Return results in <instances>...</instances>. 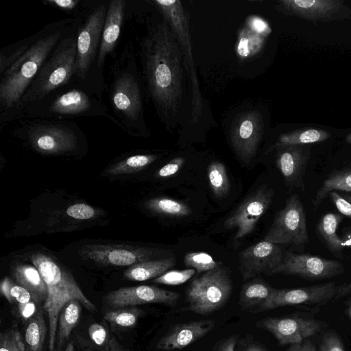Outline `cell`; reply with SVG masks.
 Instances as JSON below:
<instances>
[{
    "label": "cell",
    "instance_id": "1",
    "mask_svg": "<svg viewBox=\"0 0 351 351\" xmlns=\"http://www.w3.org/2000/svg\"><path fill=\"white\" fill-rule=\"evenodd\" d=\"M139 42L140 57L147 90L157 109L176 114L182 98V52L167 21H147Z\"/></svg>",
    "mask_w": 351,
    "mask_h": 351
},
{
    "label": "cell",
    "instance_id": "2",
    "mask_svg": "<svg viewBox=\"0 0 351 351\" xmlns=\"http://www.w3.org/2000/svg\"><path fill=\"white\" fill-rule=\"evenodd\" d=\"M75 18L49 25L38 38L6 71L0 74V123L4 122L18 105L40 67L63 36L71 29Z\"/></svg>",
    "mask_w": 351,
    "mask_h": 351
},
{
    "label": "cell",
    "instance_id": "3",
    "mask_svg": "<svg viewBox=\"0 0 351 351\" xmlns=\"http://www.w3.org/2000/svg\"><path fill=\"white\" fill-rule=\"evenodd\" d=\"M110 120L132 136L147 133L143 93L132 45L127 43L114 62L106 85Z\"/></svg>",
    "mask_w": 351,
    "mask_h": 351
},
{
    "label": "cell",
    "instance_id": "4",
    "mask_svg": "<svg viewBox=\"0 0 351 351\" xmlns=\"http://www.w3.org/2000/svg\"><path fill=\"white\" fill-rule=\"evenodd\" d=\"M77 19L71 29L55 47L40 67L18 105L4 124L16 119L29 104L39 101L52 92L75 82L76 73Z\"/></svg>",
    "mask_w": 351,
    "mask_h": 351
},
{
    "label": "cell",
    "instance_id": "5",
    "mask_svg": "<svg viewBox=\"0 0 351 351\" xmlns=\"http://www.w3.org/2000/svg\"><path fill=\"white\" fill-rule=\"evenodd\" d=\"M99 116L110 119L102 97L73 82L29 104L15 120H69L79 117Z\"/></svg>",
    "mask_w": 351,
    "mask_h": 351
},
{
    "label": "cell",
    "instance_id": "6",
    "mask_svg": "<svg viewBox=\"0 0 351 351\" xmlns=\"http://www.w3.org/2000/svg\"><path fill=\"white\" fill-rule=\"evenodd\" d=\"M108 3H93L85 14L77 18L75 82L101 97L107 84L97 69V56Z\"/></svg>",
    "mask_w": 351,
    "mask_h": 351
},
{
    "label": "cell",
    "instance_id": "7",
    "mask_svg": "<svg viewBox=\"0 0 351 351\" xmlns=\"http://www.w3.org/2000/svg\"><path fill=\"white\" fill-rule=\"evenodd\" d=\"M30 260L48 289L44 308L49 324V350L54 351L58 317L64 306L72 300H77L91 312L95 311L97 307L84 294L71 273L51 256L37 252L30 256Z\"/></svg>",
    "mask_w": 351,
    "mask_h": 351
},
{
    "label": "cell",
    "instance_id": "8",
    "mask_svg": "<svg viewBox=\"0 0 351 351\" xmlns=\"http://www.w3.org/2000/svg\"><path fill=\"white\" fill-rule=\"evenodd\" d=\"M14 128L36 152L45 155L71 153L79 148L83 133L69 120L25 119Z\"/></svg>",
    "mask_w": 351,
    "mask_h": 351
},
{
    "label": "cell",
    "instance_id": "9",
    "mask_svg": "<svg viewBox=\"0 0 351 351\" xmlns=\"http://www.w3.org/2000/svg\"><path fill=\"white\" fill-rule=\"evenodd\" d=\"M232 291L229 270L224 267L205 272L195 278L186 290L188 309L199 315H209L221 308Z\"/></svg>",
    "mask_w": 351,
    "mask_h": 351
},
{
    "label": "cell",
    "instance_id": "10",
    "mask_svg": "<svg viewBox=\"0 0 351 351\" xmlns=\"http://www.w3.org/2000/svg\"><path fill=\"white\" fill-rule=\"evenodd\" d=\"M154 5L162 12L171 27L184 57V67L190 75L192 87V120L197 121L202 108V95L191 53L187 16L181 2L177 0H155Z\"/></svg>",
    "mask_w": 351,
    "mask_h": 351
},
{
    "label": "cell",
    "instance_id": "11",
    "mask_svg": "<svg viewBox=\"0 0 351 351\" xmlns=\"http://www.w3.org/2000/svg\"><path fill=\"white\" fill-rule=\"evenodd\" d=\"M263 240L277 245L300 246L308 242L306 213L297 194L291 195L287 199Z\"/></svg>",
    "mask_w": 351,
    "mask_h": 351
},
{
    "label": "cell",
    "instance_id": "12",
    "mask_svg": "<svg viewBox=\"0 0 351 351\" xmlns=\"http://www.w3.org/2000/svg\"><path fill=\"white\" fill-rule=\"evenodd\" d=\"M274 191L263 184L247 195L226 218L223 227L236 230L234 239H242L251 234L258 221L270 206Z\"/></svg>",
    "mask_w": 351,
    "mask_h": 351
},
{
    "label": "cell",
    "instance_id": "13",
    "mask_svg": "<svg viewBox=\"0 0 351 351\" xmlns=\"http://www.w3.org/2000/svg\"><path fill=\"white\" fill-rule=\"evenodd\" d=\"M344 266L339 261L326 259L308 253L287 252L281 263L271 275L283 274L306 280H322L335 277L344 272Z\"/></svg>",
    "mask_w": 351,
    "mask_h": 351
},
{
    "label": "cell",
    "instance_id": "14",
    "mask_svg": "<svg viewBox=\"0 0 351 351\" xmlns=\"http://www.w3.org/2000/svg\"><path fill=\"white\" fill-rule=\"evenodd\" d=\"M84 259L97 264L112 266H132L136 263L156 259L158 249L128 245L91 244L79 251Z\"/></svg>",
    "mask_w": 351,
    "mask_h": 351
},
{
    "label": "cell",
    "instance_id": "15",
    "mask_svg": "<svg viewBox=\"0 0 351 351\" xmlns=\"http://www.w3.org/2000/svg\"><path fill=\"white\" fill-rule=\"evenodd\" d=\"M181 295L152 285L121 287L108 292L104 302L111 308L138 306L145 304H162L174 306Z\"/></svg>",
    "mask_w": 351,
    "mask_h": 351
},
{
    "label": "cell",
    "instance_id": "16",
    "mask_svg": "<svg viewBox=\"0 0 351 351\" xmlns=\"http://www.w3.org/2000/svg\"><path fill=\"white\" fill-rule=\"evenodd\" d=\"M283 255L277 245L264 240L247 247L239 255V269L243 280L271 271L282 262Z\"/></svg>",
    "mask_w": 351,
    "mask_h": 351
},
{
    "label": "cell",
    "instance_id": "17",
    "mask_svg": "<svg viewBox=\"0 0 351 351\" xmlns=\"http://www.w3.org/2000/svg\"><path fill=\"white\" fill-rule=\"evenodd\" d=\"M256 326L270 332L281 346L292 345L304 341L321 330L319 321L298 317H265Z\"/></svg>",
    "mask_w": 351,
    "mask_h": 351
},
{
    "label": "cell",
    "instance_id": "18",
    "mask_svg": "<svg viewBox=\"0 0 351 351\" xmlns=\"http://www.w3.org/2000/svg\"><path fill=\"white\" fill-rule=\"evenodd\" d=\"M263 134V121L256 112H248L235 122L231 132L234 150L240 159L249 163L255 156Z\"/></svg>",
    "mask_w": 351,
    "mask_h": 351
},
{
    "label": "cell",
    "instance_id": "19",
    "mask_svg": "<svg viewBox=\"0 0 351 351\" xmlns=\"http://www.w3.org/2000/svg\"><path fill=\"white\" fill-rule=\"evenodd\" d=\"M338 287L334 282L295 289H276L266 311L293 305H322L335 298Z\"/></svg>",
    "mask_w": 351,
    "mask_h": 351
},
{
    "label": "cell",
    "instance_id": "20",
    "mask_svg": "<svg viewBox=\"0 0 351 351\" xmlns=\"http://www.w3.org/2000/svg\"><path fill=\"white\" fill-rule=\"evenodd\" d=\"M125 0L109 1L97 56V69L103 74L106 58L117 47L127 10Z\"/></svg>",
    "mask_w": 351,
    "mask_h": 351
},
{
    "label": "cell",
    "instance_id": "21",
    "mask_svg": "<svg viewBox=\"0 0 351 351\" xmlns=\"http://www.w3.org/2000/svg\"><path fill=\"white\" fill-rule=\"evenodd\" d=\"M215 324L214 320L206 319L177 325L158 341L156 348L165 351L184 348L206 335Z\"/></svg>",
    "mask_w": 351,
    "mask_h": 351
},
{
    "label": "cell",
    "instance_id": "22",
    "mask_svg": "<svg viewBox=\"0 0 351 351\" xmlns=\"http://www.w3.org/2000/svg\"><path fill=\"white\" fill-rule=\"evenodd\" d=\"M308 159V154L300 147H280L276 162L287 186L291 189L303 188Z\"/></svg>",
    "mask_w": 351,
    "mask_h": 351
},
{
    "label": "cell",
    "instance_id": "23",
    "mask_svg": "<svg viewBox=\"0 0 351 351\" xmlns=\"http://www.w3.org/2000/svg\"><path fill=\"white\" fill-rule=\"evenodd\" d=\"M276 289L262 278L250 279L242 285L239 304L242 310L248 312L265 311Z\"/></svg>",
    "mask_w": 351,
    "mask_h": 351
},
{
    "label": "cell",
    "instance_id": "24",
    "mask_svg": "<svg viewBox=\"0 0 351 351\" xmlns=\"http://www.w3.org/2000/svg\"><path fill=\"white\" fill-rule=\"evenodd\" d=\"M16 282L27 289L37 304L45 302L48 289L38 269L33 265L17 264L12 268Z\"/></svg>",
    "mask_w": 351,
    "mask_h": 351
},
{
    "label": "cell",
    "instance_id": "25",
    "mask_svg": "<svg viewBox=\"0 0 351 351\" xmlns=\"http://www.w3.org/2000/svg\"><path fill=\"white\" fill-rule=\"evenodd\" d=\"M176 264L174 257L156 258L136 263L124 272L125 278L132 281H145L156 278L172 268Z\"/></svg>",
    "mask_w": 351,
    "mask_h": 351
},
{
    "label": "cell",
    "instance_id": "26",
    "mask_svg": "<svg viewBox=\"0 0 351 351\" xmlns=\"http://www.w3.org/2000/svg\"><path fill=\"white\" fill-rule=\"evenodd\" d=\"M342 219L339 214L329 213L322 217L317 226L318 234L328 250L339 258H342V251L346 245L337 234Z\"/></svg>",
    "mask_w": 351,
    "mask_h": 351
},
{
    "label": "cell",
    "instance_id": "27",
    "mask_svg": "<svg viewBox=\"0 0 351 351\" xmlns=\"http://www.w3.org/2000/svg\"><path fill=\"white\" fill-rule=\"evenodd\" d=\"M82 313V304L77 300L67 302L62 308L58 320L56 351H60L73 328L77 325Z\"/></svg>",
    "mask_w": 351,
    "mask_h": 351
},
{
    "label": "cell",
    "instance_id": "28",
    "mask_svg": "<svg viewBox=\"0 0 351 351\" xmlns=\"http://www.w3.org/2000/svg\"><path fill=\"white\" fill-rule=\"evenodd\" d=\"M280 3L289 11L306 18L316 19L331 13L339 5L335 1L285 0Z\"/></svg>",
    "mask_w": 351,
    "mask_h": 351
},
{
    "label": "cell",
    "instance_id": "29",
    "mask_svg": "<svg viewBox=\"0 0 351 351\" xmlns=\"http://www.w3.org/2000/svg\"><path fill=\"white\" fill-rule=\"evenodd\" d=\"M351 193V167H345L331 172L315 193L313 204L317 208L331 191Z\"/></svg>",
    "mask_w": 351,
    "mask_h": 351
},
{
    "label": "cell",
    "instance_id": "30",
    "mask_svg": "<svg viewBox=\"0 0 351 351\" xmlns=\"http://www.w3.org/2000/svg\"><path fill=\"white\" fill-rule=\"evenodd\" d=\"M145 206L156 214L171 217H184L192 213L191 208L186 204L166 197L149 199Z\"/></svg>",
    "mask_w": 351,
    "mask_h": 351
},
{
    "label": "cell",
    "instance_id": "31",
    "mask_svg": "<svg viewBox=\"0 0 351 351\" xmlns=\"http://www.w3.org/2000/svg\"><path fill=\"white\" fill-rule=\"evenodd\" d=\"M47 335V326L41 309L27 322L25 340L28 351H43Z\"/></svg>",
    "mask_w": 351,
    "mask_h": 351
},
{
    "label": "cell",
    "instance_id": "32",
    "mask_svg": "<svg viewBox=\"0 0 351 351\" xmlns=\"http://www.w3.org/2000/svg\"><path fill=\"white\" fill-rule=\"evenodd\" d=\"M157 156L153 154L130 156L108 167L106 173L110 175H123L139 171L154 162Z\"/></svg>",
    "mask_w": 351,
    "mask_h": 351
},
{
    "label": "cell",
    "instance_id": "33",
    "mask_svg": "<svg viewBox=\"0 0 351 351\" xmlns=\"http://www.w3.org/2000/svg\"><path fill=\"white\" fill-rule=\"evenodd\" d=\"M143 313L136 306H125L106 311L104 319L117 328H132L136 324Z\"/></svg>",
    "mask_w": 351,
    "mask_h": 351
},
{
    "label": "cell",
    "instance_id": "34",
    "mask_svg": "<svg viewBox=\"0 0 351 351\" xmlns=\"http://www.w3.org/2000/svg\"><path fill=\"white\" fill-rule=\"evenodd\" d=\"M208 178L212 192L215 197H226L230 189L229 178L224 165L220 162H211L208 167Z\"/></svg>",
    "mask_w": 351,
    "mask_h": 351
},
{
    "label": "cell",
    "instance_id": "35",
    "mask_svg": "<svg viewBox=\"0 0 351 351\" xmlns=\"http://www.w3.org/2000/svg\"><path fill=\"white\" fill-rule=\"evenodd\" d=\"M328 134L325 131L315 129H308L302 132L287 134L280 136L278 147L286 146H298L303 144L322 141L328 138Z\"/></svg>",
    "mask_w": 351,
    "mask_h": 351
},
{
    "label": "cell",
    "instance_id": "36",
    "mask_svg": "<svg viewBox=\"0 0 351 351\" xmlns=\"http://www.w3.org/2000/svg\"><path fill=\"white\" fill-rule=\"evenodd\" d=\"M263 45V37L250 28H243L239 35L237 52L243 58L258 53Z\"/></svg>",
    "mask_w": 351,
    "mask_h": 351
},
{
    "label": "cell",
    "instance_id": "37",
    "mask_svg": "<svg viewBox=\"0 0 351 351\" xmlns=\"http://www.w3.org/2000/svg\"><path fill=\"white\" fill-rule=\"evenodd\" d=\"M186 267L195 269L197 274L206 272L222 266L221 261H216L206 252H189L184 258Z\"/></svg>",
    "mask_w": 351,
    "mask_h": 351
},
{
    "label": "cell",
    "instance_id": "38",
    "mask_svg": "<svg viewBox=\"0 0 351 351\" xmlns=\"http://www.w3.org/2000/svg\"><path fill=\"white\" fill-rule=\"evenodd\" d=\"M43 3L58 8L77 19L85 14L94 2L81 0H45Z\"/></svg>",
    "mask_w": 351,
    "mask_h": 351
},
{
    "label": "cell",
    "instance_id": "39",
    "mask_svg": "<svg viewBox=\"0 0 351 351\" xmlns=\"http://www.w3.org/2000/svg\"><path fill=\"white\" fill-rule=\"evenodd\" d=\"M0 291L10 303H25L33 300L27 289L8 277L4 278L1 282Z\"/></svg>",
    "mask_w": 351,
    "mask_h": 351
},
{
    "label": "cell",
    "instance_id": "40",
    "mask_svg": "<svg viewBox=\"0 0 351 351\" xmlns=\"http://www.w3.org/2000/svg\"><path fill=\"white\" fill-rule=\"evenodd\" d=\"M0 351H27L17 328H12L1 332Z\"/></svg>",
    "mask_w": 351,
    "mask_h": 351
},
{
    "label": "cell",
    "instance_id": "41",
    "mask_svg": "<svg viewBox=\"0 0 351 351\" xmlns=\"http://www.w3.org/2000/svg\"><path fill=\"white\" fill-rule=\"evenodd\" d=\"M196 270L189 268L184 270L167 271L164 274L155 278L153 281L156 283L167 285H179L186 282L195 274Z\"/></svg>",
    "mask_w": 351,
    "mask_h": 351
},
{
    "label": "cell",
    "instance_id": "42",
    "mask_svg": "<svg viewBox=\"0 0 351 351\" xmlns=\"http://www.w3.org/2000/svg\"><path fill=\"white\" fill-rule=\"evenodd\" d=\"M66 213L71 218L86 220L98 217L103 213L88 204L78 203L70 206L66 209Z\"/></svg>",
    "mask_w": 351,
    "mask_h": 351
},
{
    "label": "cell",
    "instance_id": "43",
    "mask_svg": "<svg viewBox=\"0 0 351 351\" xmlns=\"http://www.w3.org/2000/svg\"><path fill=\"white\" fill-rule=\"evenodd\" d=\"M88 332L90 339L95 345L104 348L106 351L108 350L111 337L104 326L98 323L92 324Z\"/></svg>",
    "mask_w": 351,
    "mask_h": 351
},
{
    "label": "cell",
    "instance_id": "44",
    "mask_svg": "<svg viewBox=\"0 0 351 351\" xmlns=\"http://www.w3.org/2000/svg\"><path fill=\"white\" fill-rule=\"evenodd\" d=\"M28 43L21 45L8 54L1 51L0 53V74L11 66L28 49Z\"/></svg>",
    "mask_w": 351,
    "mask_h": 351
},
{
    "label": "cell",
    "instance_id": "45",
    "mask_svg": "<svg viewBox=\"0 0 351 351\" xmlns=\"http://www.w3.org/2000/svg\"><path fill=\"white\" fill-rule=\"evenodd\" d=\"M319 351H345V350L337 335L328 333L323 337Z\"/></svg>",
    "mask_w": 351,
    "mask_h": 351
},
{
    "label": "cell",
    "instance_id": "46",
    "mask_svg": "<svg viewBox=\"0 0 351 351\" xmlns=\"http://www.w3.org/2000/svg\"><path fill=\"white\" fill-rule=\"evenodd\" d=\"M184 163V158L182 157L176 158L169 163L162 167L157 172L158 178H168L176 174Z\"/></svg>",
    "mask_w": 351,
    "mask_h": 351
},
{
    "label": "cell",
    "instance_id": "47",
    "mask_svg": "<svg viewBox=\"0 0 351 351\" xmlns=\"http://www.w3.org/2000/svg\"><path fill=\"white\" fill-rule=\"evenodd\" d=\"M328 195L339 212L343 215L351 218V203L345 199L337 191H331Z\"/></svg>",
    "mask_w": 351,
    "mask_h": 351
},
{
    "label": "cell",
    "instance_id": "48",
    "mask_svg": "<svg viewBox=\"0 0 351 351\" xmlns=\"http://www.w3.org/2000/svg\"><path fill=\"white\" fill-rule=\"evenodd\" d=\"M18 309L20 316L27 322L34 317L39 311L37 308V303L34 300L18 304Z\"/></svg>",
    "mask_w": 351,
    "mask_h": 351
},
{
    "label": "cell",
    "instance_id": "49",
    "mask_svg": "<svg viewBox=\"0 0 351 351\" xmlns=\"http://www.w3.org/2000/svg\"><path fill=\"white\" fill-rule=\"evenodd\" d=\"M249 28L260 35H265L270 32L268 24L261 18L252 16L249 19Z\"/></svg>",
    "mask_w": 351,
    "mask_h": 351
},
{
    "label": "cell",
    "instance_id": "50",
    "mask_svg": "<svg viewBox=\"0 0 351 351\" xmlns=\"http://www.w3.org/2000/svg\"><path fill=\"white\" fill-rule=\"evenodd\" d=\"M287 351H316L315 345L309 341L290 345Z\"/></svg>",
    "mask_w": 351,
    "mask_h": 351
},
{
    "label": "cell",
    "instance_id": "51",
    "mask_svg": "<svg viewBox=\"0 0 351 351\" xmlns=\"http://www.w3.org/2000/svg\"><path fill=\"white\" fill-rule=\"evenodd\" d=\"M237 337L231 336L225 339L219 346L217 351H235Z\"/></svg>",
    "mask_w": 351,
    "mask_h": 351
},
{
    "label": "cell",
    "instance_id": "52",
    "mask_svg": "<svg viewBox=\"0 0 351 351\" xmlns=\"http://www.w3.org/2000/svg\"><path fill=\"white\" fill-rule=\"evenodd\" d=\"M346 295H349L348 304H351V279L349 282L338 287V291L335 298L338 299Z\"/></svg>",
    "mask_w": 351,
    "mask_h": 351
},
{
    "label": "cell",
    "instance_id": "53",
    "mask_svg": "<svg viewBox=\"0 0 351 351\" xmlns=\"http://www.w3.org/2000/svg\"><path fill=\"white\" fill-rule=\"evenodd\" d=\"M106 351H130L121 345L114 337H111L109 347Z\"/></svg>",
    "mask_w": 351,
    "mask_h": 351
},
{
    "label": "cell",
    "instance_id": "54",
    "mask_svg": "<svg viewBox=\"0 0 351 351\" xmlns=\"http://www.w3.org/2000/svg\"><path fill=\"white\" fill-rule=\"evenodd\" d=\"M239 351H266L262 346L255 343L243 344Z\"/></svg>",
    "mask_w": 351,
    "mask_h": 351
},
{
    "label": "cell",
    "instance_id": "55",
    "mask_svg": "<svg viewBox=\"0 0 351 351\" xmlns=\"http://www.w3.org/2000/svg\"><path fill=\"white\" fill-rule=\"evenodd\" d=\"M64 351H75V348L73 341H70L65 349Z\"/></svg>",
    "mask_w": 351,
    "mask_h": 351
},
{
    "label": "cell",
    "instance_id": "56",
    "mask_svg": "<svg viewBox=\"0 0 351 351\" xmlns=\"http://www.w3.org/2000/svg\"><path fill=\"white\" fill-rule=\"evenodd\" d=\"M345 199L351 203V194H344L341 195Z\"/></svg>",
    "mask_w": 351,
    "mask_h": 351
},
{
    "label": "cell",
    "instance_id": "57",
    "mask_svg": "<svg viewBox=\"0 0 351 351\" xmlns=\"http://www.w3.org/2000/svg\"><path fill=\"white\" fill-rule=\"evenodd\" d=\"M347 314L349 316V317L351 319V304H349V306L347 310Z\"/></svg>",
    "mask_w": 351,
    "mask_h": 351
},
{
    "label": "cell",
    "instance_id": "58",
    "mask_svg": "<svg viewBox=\"0 0 351 351\" xmlns=\"http://www.w3.org/2000/svg\"><path fill=\"white\" fill-rule=\"evenodd\" d=\"M348 241L351 243V232H350L347 235Z\"/></svg>",
    "mask_w": 351,
    "mask_h": 351
},
{
    "label": "cell",
    "instance_id": "59",
    "mask_svg": "<svg viewBox=\"0 0 351 351\" xmlns=\"http://www.w3.org/2000/svg\"><path fill=\"white\" fill-rule=\"evenodd\" d=\"M347 141L351 144V134L348 135L347 138Z\"/></svg>",
    "mask_w": 351,
    "mask_h": 351
},
{
    "label": "cell",
    "instance_id": "60",
    "mask_svg": "<svg viewBox=\"0 0 351 351\" xmlns=\"http://www.w3.org/2000/svg\"></svg>",
    "mask_w": 351,
    "mask_h": 351
}]
</instances>
